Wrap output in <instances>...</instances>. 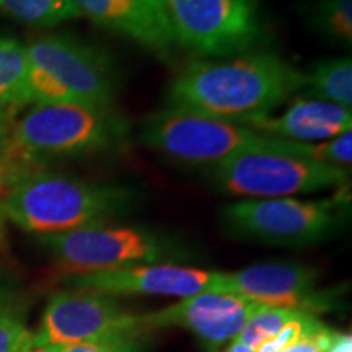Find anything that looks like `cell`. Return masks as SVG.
Listing matches in <instances>:
<instances>
[{"label": "cell", "instance_id": "6", "mask_svg": "<svg viewBox=\"0 0 352 352\" xmlns=\"http://www.w3.org/2000/svg\"><path fill=\"white\" fill-rule=\"evenodd\" d=\"M344 196L303 201L297 197L241 199L227 206L222 219L241 239L300 248L333 236L346 217Z\"/></svg>", "mask_w": 352, "mask_h": 352}, {"label": "cell", "instance_id": "1", "mask_svg": "<svg viewBox=\"0 0 352 352\" xmlns=\"http://www.w3.org/2000/svg\"><path fill=\"white\" fill-rule=\"evenodd\" d=\"M303 87V72L274 52L250 51L188 64L168 88L176 108L245 122L276 111Z\"/></svg>", "mask_w": 352, "mask_h": 352}, {"label": "cell", "instance_id": "27", "mask_svg": "<svg viewBox=\"0 0 352 352\" xmlns=\"http://www.w3.org/2000/svg\"><path fill=\"white\" fill-rule=\"evenodd\" d=\"M227 352H256V351L252 349V347H250V346L243 344V342H240V341L233 340L232 346L228 347V351H227Z\"/></svg>", "mask_w": 352, "mask_h": 352}, {"label": "cell", "instance_id": "17", "mask_svg": "<svg viewBox=\"0 0 352 352\" xmlns=\"http://www.w3.org/2000/svg\"><path fill=\"white\" fill-rule=\"evenodd\" d=\"M28 103V54L16 39L0 34V111Z\"/></svg>", "mask_w": 352, "mask_h": 352}, {"label": "cell", "instance_id": "30", "mask_svg": "<svg viewBox=\"0 0 352 352\" xmlns=\"http://www.w3.org/2000/svg\"><path fill=\"white\" fill-rule=\"evenodd\" d=\"M6 302H7V292L0 289V308L6 307Z\"/></svg>", "mask_w": 352, "mask_h": 352}, {"label": "cell", "instance_id": "19", "mask_svg": "<svg viewBox=\"0 0 352 352\" xmlns=\"http://www.w3.org/2000/svg\"><path fill=\"white\" fill-rule=\"evenodd\" d=\"M310 21L333 41H352V0H318L310 8Z\"/></svg>", "mask_w": 352, "mask_h": 352}, {"label": "cell", "instance_id": "16", "mask_svg": "<svg viewBox=\"0 0 352 352\" xmlns=\"http://www.w3.org/2000/svg\"><path fill=\"white\" fill-rule=\"evenodd\" d=\"M302 90L314 100L327 101L338 107H352V60L351 57H333L315 64L310 72H303Z\"/></svg>", "mask_w": 352, "mask_h": 352}, {"label": "cell", "instance_id": "20", "mask_svg": "<svg viewBox=\"0 0 352 352\" xmlns=\"http://www.w3.org/2000/svg\"><path fill=\"white\" fill-rule=\"evenodd\" d=\"M296 311L297 310H292V308L259 305L256 311L246 321L239 336H236V341L243 342V344L256 351L263 342L270 341L272 336H276L279 329L292 318Z\"/></svg>", "mask_w": 352, "mask_h": 352}, {"label": "cell", "instance_id": "21", "mask_svg": "<svg viewBox=\"0 0 352 352\" xmlns=\"http://www.w3.org/2000/svg\"><path fill=\"white\" fill-rule=\"evenodd\" d=\"M320 324L323 323H321L318 316L315 314L297 310L292 318L279 329V333H277L276 336H272L270 341L263 342V344L256 349V352H280L287 349V347L294 346L296 342L300 341L305 334L311 333L314 329L318 328Z\"/></svg>", "mask_w": 352, "mask_h": 352}, {"label": "cell", "instance_id": "14", "mask_svg": "<svg viewBox=\"0 0 352 352\" xmlns=\"http://www.w3.org/2000/svg\"><path fill=\"white\" fill-rule=\"evenodd\" d=\"M80 12L101 28L124 36L139 46L171 59L178 50L166 16L164 0H70Z\"/></svg>", "mask_w": 352, "mask_h": 352}, {"label": "cell", "instance_id": "9", "mask_svg": "<svg viewBox=\"0 0 352 352\" xmlns=\"http://www.w3.org/2000/svg\"><path fill=\"white\" fill-rule=\"evenodd\" d=\"M178 47L204 57L245 54L266 38L258 0H164Z\"/></svg>", "mask_w": 352, "mask_h": 352}, {"label": "cell", "instance_id": "28", "mask_svg": "<svg viewBox=\"0 0 352 352\" xmlns=\"http://www.w3.org/2000/svg\"><path fill=\"white\" fill-rule=\"evenodd\" d=\"M7 184H8V178H7L6 171H3L2 166H0V188L7 186Z\"/></svg>", "mask_w": 352, "mask_h": 352}, {"label": "cell", "instance_id": "10", "mask_svg": "<svg viewBox=\"0 0 352 352\" xmlns=\"http://www.w3.org/2000/svg\"><path fill=\"white\" fill-rule=\"evenodd\" d=\"M142 331L139 316L122 310L111 296L70 287L51 296L33 342L60 347Z\"/></svg>", "mask_w": 352, "mask_h": 352}, {"label": "cell", "instance_id": "29", "mask_svg": "<svg viewBox=\"0 0 352 352\" xmlns=\"http://www.w3.org/2000/svg\"><path fill=\"white\" fill-rule=\"evenodd\" d=\"M3 217H6V215H3L2 208H0V245H2L3 240Z\"/></svg>", "mask_w": 352, "mask_h": 352}, {"label": "cell", "instance_id": "23", "mask_svg": "<svg viewBox=\"0 0 352 352\" xmlns=\"http://www.w3.org/2000/svg\"><path fill=\"white\" fill-rule=\"evenodd\" d=\"M140 334H118L103 340L51 347L52 352H144L139 341Z\"/></svg>", "mask_w": 352, "mask_h": 352}, {"label": "cell", "instance_id": "5", "mask_svg": "<svg viewBox=\"0 0 352 352\" xmlns=\"http://www.w3.org/2000/svg\"><path fill=\"white\" fill-rule=\"evenodd\" d=\"M28 54V103L113 107L116 80L108 57L76 38L34 39Z\"/></svg>", "mask_w": 352, "mask_h": 352}, {"label": "cell", "instance_id": "22", "mask_svg": "<svg viewBox=\"0 0 352 352\" xmlns=\"http://www.w3.org/2000/svg\"><path fill=\"white\" fill-rule=\"evenodd\" d=\"M33 342V333L28 331L19 314L0 308V352H20Z\"/></svg>", "mask_w": 352, "mask_h": 352}, {"label": "cell", "instance_id": "3", "mask_svg": "<svg viewBox=\"0 0 352 352\" xmlns=\"http://www.w3.org/2000/svg\"><path fill=\"white\" fill-rule=\"evenodd\" d=\"M126 186L87 182L47 171H28L8 183L0 208L7 219L39 236L107 226L134 206Z\"/></svg>", "mask_w": 352, "mask_h": 352}, {"label": "cell", "instance_id": "25", "mask_svg": "<svg viewBox=\"0 0 352 352\" xmlns=\"http://www.w3.org/2000/svg\"><path fill=\"white\" fill-rule=\"evenodd\" d=\"M328 352H352V338L351 334L336 333L334 340L329 346Z\"/></svg>", "mask_w": 352, "mask_h": 352}, {"label": "cell", "instance_id": "26", "mask_svg": "<svg viewBox=\"0 0 352 352\" xmlns=\"http://www.w3.org/2000/svg\"><path fill=\"white\" fill-rule=\"evenodd\" d=\"M12 126H10V118H8V113L0 111V158L3 155V151H6L7 139L10 135Z\"/></svg>", "mask_w": 352, "mask_h": 352}, {"label": "cell", "instance_id": "13", "mask_svg": "<svg viewBox=\"0 0 352 352\" xmlns=\"http://www.w3.org/2000/svg\"><path fill=\"white\" fill-rule=\"evenodd\" d=\"M259 303L233 294L204 292L182 298L178 303L139 316L144 331L178 327L191 331L210 349L236 340Z\"/></svg>", "mask_w": 352, "mask_h": 352}, {"label": "cell", "instance_id": "2", "mask_svg": "<svg viewBox=\"0 0 352 352\" xmlns=\"http://www.w3.org/2000/svg\"><path fill=\"white\" fill-rule=\"evenodd\" d=\"M129 139V124L113 107L33 104L12 126L0 166L8 183L44 160L109 152ZM8 186V184H7Z\"/></svg>", "mask_w": 352, "mask_h": 352}, {"label": "cell", "instance_id": "7", "mask_svg": "<svg viewBox=\"0 0 352 352\" xmlns=\"http://www.w3.org/2000/svg\"><path fill=\"white\" fill-rule=\"evenodd\" d=\"M140 139L153 151L183 164L214 166L246 148L270 144L274 138L240 122L168 107L144 121Z\"/></svg>", "mask_w": 352, "mask_h": 352}, {"label": "cell", "instance_id": "11", "mask_svg": "<svg viewBox=\"0 0 352 352\" xmlns=\"http://www.w3.org/2000/svg\"><path fill=\"white\" fill-rule=\"evenodd\" d=\"M217 292L315 315L333 307V294L318 289L316 272L298 263H259L230 274L220 272Z\"/></svg>", "mask_w": 352, "mask_h": 352}, {"label": "cell", "instance_id": "18", "mask_svg": "<svg viewBox=\"0 0 352 352\" xmlns=\"http://www.w3.org/2000/svg\"><path fill=\"white\" fill-rule=\"evenodd\" d=\"M0 13L21 23L43 28L80 16L70 0H0Z\"/></svg>", "mask_w": 352, "mask_h": 352}, {"label": "cell", "instance_id": "8", "mask_svg": "<svg viewBox=\"0 0 352 352\" xmlns=\"http://www.w3.org/2000/svg\"><path fill=\"white\" fill-rule=\"evenodd\" d=\"M39 241L57 266L72 277L166 263L182 256L175 241L139 227L94 226L39 236Z\"/></svg>", "mask_w": 352, "mask_h": 352}, {"label": "cell", "instance_id": "15", "mask_svg": "<svg viewBox=\"0 0 352 352\" xmlns=\"http://www.w3.org/2000/svg\"><path fill=\"white\" fill-rule=\"evenodd\" d=\"M245 126L270 138L316 144L352 131V111L327 101L297 100L280 114H267L245 122Z\"/></svg>", "mask_w": 352, "mask_h": 352}, {"label": "cell", "instance_id": "12", "mask_svg": "<svg viewBox=\"0 0 352 352\" xmlns=\"http://www.w3.org/2000/svg\"><path fill=\"white\" fill-rule=\"evenodd\" d=\"M220 272L171 263L140 264L122 270L94 272L70 277L74 289L91 290L104 296H168L191 297L204 292H217Z\"/></svg>", "mask_w": 352, "mask_h": 352}, {"label": "cell", "instance_id": "4", "mask_svg": "<svg viewBox=\"0 0 352 352\" xmlns=\"http://www.w3.org/2000/svg\"><path fill=\"white\" fill-rule=\"evenodd\" d=\"M311 144L272 139L214 165L210 178L220 191L246 199H274L344 186L349 171L310 157Z\"/></svg>", "mask_w": 352, "mask_h": 352}, {"label": "cell", "instance_id": "24", "mask_svg": "<svg viewBox=\"0 0 352 352\" xmlns=\"http://www.w3.org/2000/svg\"><path fill=\"white\" fill-rule=\"evenodd\" d=\"M334 336H336V331L323 323L311 333L305 334L296 344L280 352H328Z\"/></svg>", "mask_w": 352, "mask_h": 352}]
</instances>
